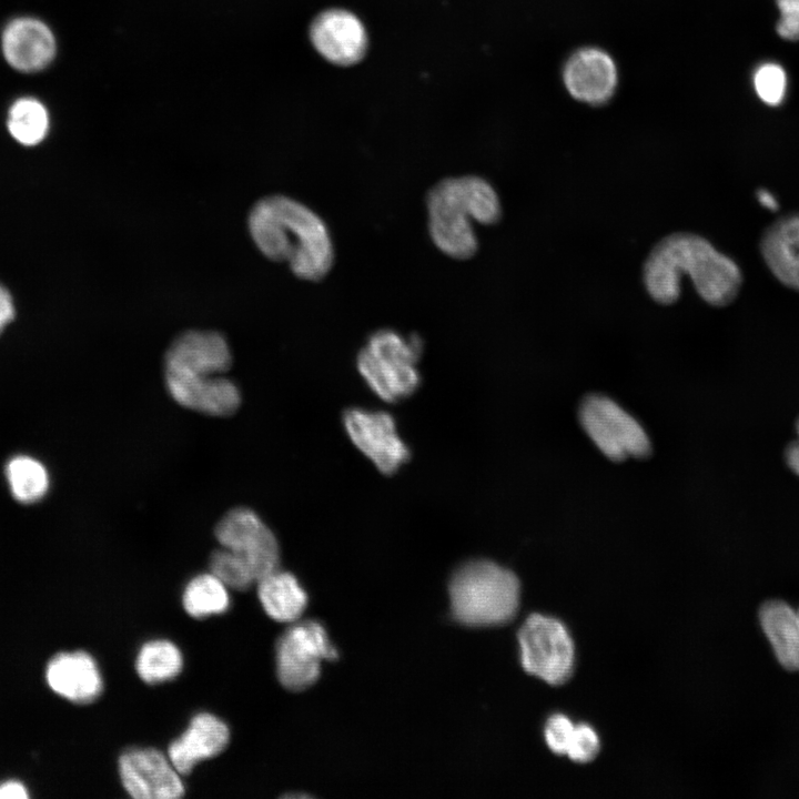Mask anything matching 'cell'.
Here are the masks:
<instances>
[{
    "label": "cell",
    "mask_w": 799,
    "mask_h": 799,
    "mask_svg": "<svg viewBox=\"0 0 799 799\" xmlns=\"http://www.w3.org/2000/svg\"><path fill=\"white\" fill-rule=\"evenodd\" d=\"M310 38L316 51L328 62L348 67L360 62L367 50V33L351 11L327 9L315 17Z\"/></svg>",
    "instance_id": "12"
},
{
    "label": "cell",
    "mask_w": 799,
    "mask_h": 799,
    "mask_svg": "<svg viewBox=\"0 0 799 799\" xmlns=\"http://www.w3.org/2000/svg\"><path fill=\"white\" fill-rule=\"evenodd\" d=\"M780 17L776 26L778 34L786 40H799V0H776Z\"/></svg>",
    "instance_id": "30"
},
{
    "label": "cell",
    "mask_w": 799,
    "mask_h": 799,
    "mask_svg": "<svg viewBox=\"0 0 799 799\" xmlns=\"http://www.w3.org/2000/svg\"><path fill=\"white\" fill-rule=\"evenodd\" d=\"M229 588L211 572L194 576L185 585L182 605L193 618H206L225 613L230 608Z\"/></svg>",
    "instance_id": "23"
},
{
    "label": "cell",
    "mask_w": 799,
    "mask_h": 799,
    "mask_svg": "<svg viewBox=\"0 0 799 799\" xmlns=\"http://www.w3.org/2000/svg\"><path fill=\"white\" fill-rule=\"evenodd\" d=\"M757 199H758V202H759L765 209H767V210H769V211H776V210L778 209V206H779L778 201H777V199L775 198V195H773L771 192H769V191H767V190H765V189L758 190V192H757Z\"/></svg>",
    "instance_id": "34"
},
{
    "label": "cell",
    "mask_w": 799,
    "mask_h": 799,
    "mask_svg": "<svg viewBox=\"0 0 799 799\" xmlns=\"http://www.w3.org/2000/svg\"><path fill=\"white\" fill-rule=\"evenodd\" d=\"M336 658L326 629L315 620L292 623L275 645L279 681L292 691L312 686L320 677L321 663Z\"/></svg>",
    "instance_id": "6"
},
{
    "label": "cell",
    "mask_w": 799,
    "mask_h": 799,
    "mask_svg": "<svg viewBox=\"0 0 799 799\" xmlns=\"http://www.w3.org/2000/svg\"><path fill=\"white\" fill-rule=\"evenodd\" d=\"M50 125L45 105L34 97H20L9 108L7 128L20 144L32 146L44 140Z\"/></svg>",
    "instance_id": "24"
},
{
    "label": "cell",
    "mask_w": 799,
    "mask_h": 799,
    "mask_svg": "<svg viewBox=\"0 0 799 799\" xmlns=\"http://www.w3.org/2000/svg\"><path fill=\"white\" fill-rule=\"evenodd\" d=\"M28 798L27 789L18 781H7L0 785V799Z\"/></svg>",
    "instance_id": "32"
},
{
    "label": "cell",
    "mask_w": 799,
    "mask_h": 799,
    "mask_svg": "<svg viewBox=\"0 0 799 799\" xmlns=\"http://www.w3.org/2000/svg\"><path fill=\"white\" fill-rule=\"evenodd\" d=\"M14 306L10 293L0 284V333L13 320Z\"/></svg>",
    "instance_id": "31"
},
{
    "label": "cell",
    "mask_w": 799,
    "mask_h": 799,
    "mask_svg": "<svg viewBox=\"0 0 799 799\" xmlns=\"http://www.w3.org/2000/svg\"><path fill=\"white\" fill-rule=\"evenodd\" d=\"M183 668L180 648L168 639L144 643L135 658L138 676L146 684H162L174 679Z\"/></svg>",
    "instance_id": "22"
},
{
    "label": "cell",
    "mask_w": 799,
    "mask_h": 799,
    "mask_svg": "<svg viewBox=\"0 0 799 799\" xmlns=\"http://www.w3.org/2000/svg\"><path fill=\"white\" fill-rule=\"evenodd\" d=\"M247 224L263 255L287 262L299 279L318 282L332 270L335 252L326 223L295 199L281 194L260 199L250 210Z\"/></svg>",
    "instance_id": "2"
},
{
    "label": "cell",
    "mask_w": 799,
    "mask_h": 799,
    "mask_svg": "<svg viewBox=\"0 0 799 799\" xmlns=\"http://www.w3.org/2000/svg\"><path fill=\"white\" fill-rule=\"evenodd\" d=\"M232 363L225 337L215 331L189 330L170 344L165 357V373L186 375H220Z\"/></svg>",
    "instance_id": "15"
},
{
    "label": "cell",
    "mask_w": 799,
    "mask_h": 799,
    "mask_svg": "<svg viewBox=\"0 0 799 799\" xmlns=\"http://www.w3.org/2000/svg\"><path fill=\"white\" fill-rule=\"evenodd\" d=\"M47 680L53 691L77 704L92 702L103 690L98 664L84 651L54 656L47 667Z\"/></svg>",
    "instance_id": "18"
},
{
    "label": "cell",
    "mask_w": 799,
    "mask_h": 799,
    "mask_svg": "<svg viewBox=\"0 0 799 799\" xmlns=\"http://www.w3.org/2000/svg\"><path fill=\"white\" fill-rule=\"evenodd\" d=\"M165 384L180 405L209 415H231L241 403L237 386L220 375L165 373Z\"/></svg>",
    "instance_id": "16"
},
{
    "label": "cell",
    "mask_w": 799,
    "mask_h": 799,
    "mask_svg": "<svg viewBox=\"0 0 799 799\" xmlns=\"http://www.w3.org/2000/svg\"><path fill=\"white\" fill-rule=\"evenodd\" d=\"M754 85L761 101L778 105L783 100L787 87L785 70L777 63H765L756 70Z\"/></svg>",
    "instance_id": "27"
},
{
    "label": "cell",
    "mask_w": 799,
    "mask_h": 799,
    "mask_svg": "<svg viewBox=\"0 0 799 799\" xmlns=\"http://www.w3.org/2000/svg\"><path fill=\"white\" fill-rule=\"evenodd\" d=\"M796 615H797V620H798V625H799V609L796 610Z\"/></svg>",
    "instance_id": "36"
},
{
    "label": "cell",
    "mask_w": 799,
    "mask_h": 799,
    "mask_svg": "<svg viewBox=\"0 0 799 799\" xmlns=\"http://www.w3.org/2000/svg\"><path fill=\"white\" fill-rule=\"evenodd\" d=\"M121 783L134 799H178L184 796L182 775L168 755L146 748H130L118 761Z\"/></svg>",
    "instance_id": "11"
},
{
    "label": "cell",
    "mask_w": 799,
    "mask_h": 799,
    "mask_svg": "<svg viewBox=\"0 0 799 799\" xmlns=\"http://www.w3.org/2000/svg\"><path fill=\"white\" fill-rule=\"evenodd\" d=\"M519 594L515 574L489 560L465 563L449 581L453 617L473 627L509 621L516 615Z\"/></svg>",
    "instance_id": "4"
},
{
    "label": "cell",
    "mask_w": 799,
    "mask_h": 799,
    "mask_svg": "<svg viewBox=\"0 0 799 799\" xmlns=\"http://www.w3.org/2000/svg\"><path fill=\"white\" fill-rule=\"evenodd\" d=\"M0 45L8 65L22 73L44 70L57 54L52 30L44 21L31 16L8 21L1 32Z\"/></svg>",
    "instance_id": "13"
},
{
    "label": "cell",
    "mask_w": 799,
    "mask_h": 799,
    "mask_svg": "<svg viewBox=\"0 0 799 799\" xmlns=\"http://www.w3.org/2000/svg\"><path fill=\"white\" fill-rule=\"evenodd\" d=\"M568 93L589 105H603L614 95L618 72L614 59L603 49L585 47L573 52L563 67Z\"/></svg>",
    "instance_id": "14"
},
{
    "label": "cell",
    "mask_w": 799,
    "mask_h": 799,
    "mask_svg": "<svg viewBox=\"0 0 799 799\" xmlns=\"http://www.w3.org/2000/svg\"><path fill=\"white\" fill-rule=\"evenodd\" d=\"M209 566L210 572L230 589L244 591L256 583L249 567L226 548L213 552Z\"/></svg>",
    "instance_id": "26"
},
{
    "label": "cell",
    "mask_w": 799,
    "mask_h": 799,
    "mask_svg": "<svg viewBox=\"0 0 799 799\" xmlns=\"http://www.w3.org/2000/svg\"><path fill=\"white\" fill-rule=\"evenodd\" d=\"M223 548L237 556L256 583L279 569L280 547L273 532L251 509L236 507L226 513L214 529Z\"/></svg>",
    "instance_id": "9"
},
{
    "label": "cell",
    "mask_w": 799,
    "mask_h": 799,
    "mask_svg": "<svg viewBox=\"0 0 799 799\" xmlns=\"http://www.w3.org/2000/svg\"><path fill=\"white\" fill-rule=\"evenodd\" d=\"M600 747L596 731L586 724L575 726L566 755L576 762L591 761Z\"/></svg>",
    "instance_id": "28"
},
{
    "label": "cell",
    "mask_w": 799,
    "mask_h": 799,
    "mask_svg": "<svg viewBox=\"0 0 799 799\" xmlns=\"http://www.w3.org/2000/svg\"><path fill=\"white\" fill-rule=\"evenodd\" d=\"M575 725L572 720L556 714L548 718L545 726V740L548 748L557 755H566Z\"/></svg>",
    "instance_id": "29"
},
{
    "label": "cell",
    "mask_w": 799,
    "mask_h": 799,
    "mask_svg": "<svg viewBox=\"0 0 799 799\" xmlns=\"http://www.w3.org/2000/svg\"><path fill=\"white\" fill-rule=\"evenodd\" d=\"M796 427H797V433H798V438H799V418H798Z\"/></svg>",
    "instance_id": "35"
},
{
    "label": "cell",
    "mask_w": 799,
    "mask_h": 799,
    "mask_svg": "<svg viewBox=\"0 0 799 799\" xmlns=\"http://www.w3.org/2000/svg\"><path fill=\"white\" fill-rule=\"evenodd\" d=\"M256 584L262 608L276 621L292 624L307 606V594L291 573L279 568Z\"/></svg>",
    "instance_id": "20"
},
{
    "label": "cell",
    "mask_w": 799,
    "mask_h": 799,
    "mask_svg": "<svg viewBox=\"0 0 799 799\" xmlns=\"http://www.w3.org/2000/svg\"><path fill=\"white\" fill-rule=\"evenodd\" d=\"M426 210L433 244L446 256L461 261L478 251L474 223L494 225L503 215L494 186L471 174L438 181L427 193Z\"/></svg>",
    "instance_id": "3"
},
{
    "label": "cell",
    "mask_w": 799,
    "mask_h": 799,
    "mask_svg": "<svg viewBox=\"0 0 799 799\" xmlns=\"http://www.w3.org/2000/svg\"><path fill=\"white\" fill-rule=\"evenodd\" d=\"M230 738V728L222 719L211 712H199L184 732L170 744L168 757L175 769L186 776L200 761L223 752Z\"/></svg>",
    "instance_id": "17"
},
{
    "label": "cell",
    "mask_w": 799,
    "mask_h": 799,
    "mask_svg": "<svg viewBox=\"0 0 799 799\" xmlns=\"http://www.w3.org/2000/svg\"><path fill=\"white\" fill-rule=\"evenodd\" d=\"M353 444L384 474H393L409 457L393 416L383 411L351 408L343 415Z\"/></svg>",
    "instance_id": "10"
},
{
    "label": "cell",
    "mask_w": 799,
    "mask_h": 799,
    "mask_svg": "<svg viewBox=\"0 0 799 799\" xmlns=\"http://www.w3.org/2000/svg\"><path fill=\"white\" fill-rule=\"evenodd\" d=\"M687 274L698 295L709 305L730 304L742 285L738 264L707 239L691 232H674L660 239L643 264V283L654 302L668 306L681 294Z\"/></svg>",
    "instance_id": "1"
},
{
    "label": "cell",
    "mask_w": 799,
    "mask_h": 799,
    "mask_svg": "<svg viewBox=\"0 0 799 799\" xmlns=\"http://www.w3.org/2000/svg\"><path fill=\"white\" fill-rule=\"evenodd\" d=\"M422 350L417 335L381 328L358 352L356 366L372 392L386 402H397L411 395L421 382L417 363Z\"/></svg>",
    "instance_id": "5"
},
{
    "label": "cell",
    "mask_w": 799,
    "mask_h": 799,
    "mask_svg": "<svg viewBox=\"0 0 799 799\" xmlns=\"http://www.w3.org/2000/svg\"><path fill=\"white\" fill-rule=\"evenodd\" d=\"M760 251L775 277L799 291V214L771 224L762 235Z\"/></svg>",
    "instance_id": "19"
},
{
    "label": "cell",
    "mask_w": 799,
    "mask_h": 799,
    "mask_svg": "<svg viewBox=\"0 0 799 799\" xmlns=\"http://www.w3.org/2000/svg\"><path fill=\"white\" fill-rule=\"evenodd\" d=\"M6 475L12 496L22 504L38 502L49 487L44 466L30 456L18 455L11 458L7 464Z\"/></svg>",
    "instance_id": "25"
},
{
    "label": "cell",
    "mask_w": 799,
    "mask_h": 799,
    "mask_svg": "<svg viewBox=\"0 0 799 799\" xmlns=\"http://www.w3.org/2000/svg\"><path fill=\"white\" fill-rule=\"evenodd\" d=\"M759 619L781 666L799 671V625L796 610L785 601L769 600L761 606Z\"/></svg>",
    "instance_id": "21"
},
{
    "label": "cell",
    "mask_w": 799,
    "mask_h": 799,
    "mask_svg": "<svg viewBox=\"0 0 799 799\" xmlns=\"http://www.w3.org/2000/svg\"><path fill=\"white\" fill-rule=\"evenodd\" d=\"M579 421L594 444L613 461L641 457L650 451L643 426L606 396L586 397L579 407Z\"/></svg>",
    "instance_id": "8"
},
{
    "label": "cell",
    "mask_w": 799,
    "mask_h": 799,
    "mask_svg": "<svg viewBox=\"0 0 799 799\" xmlns=\"http://www.w3.org/2000/svg\"><path fill=\"white\" fill-rule=\"evenodd\" d=\"M785 458L789 468L799 477V438L787 446Z\"/></svg>",
    "instance_id": "33"
},
{
    "label": "cell",
    "mask_w": 799,
    "mask_h": 799,
    "mask_svg": "<svg viewBox=\"0 0 799 799\" xmlns=\"http://www.w3.org/2000/svg\"><path fill=\"white\" fill-rule=\"evenodd\" d=\"M520 663L530 675L560 685L572 675L575 647L566 627L553 617L532 614L518 631Z\"/></svg>",
    "instance_id": "7"
}]
</instances>
